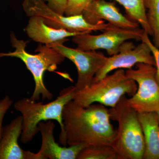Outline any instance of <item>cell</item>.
<instances>
[{
    "label": "cell",
    "instance_id": "cell-9",
    "mask_svg": "<svg viewBox=\"0 0 159 159\" xmlns=\"http://www.w3.org/2000/svg\"><path fill=\"white\" fill-rule=\"evenodd\" d=\"M67 40L60 41L46 45L54 48L74 63L77 71V81L75 86L78 90L90 85L95 75L105 65L108 57L101 52L82 51L66 47L63 43Z\"/></svg>",
    "mask_w": 159,
    "mask_h": 159
},
{
    "label": "cell",
    "instance_id": "cell-5",
    "mask_svg": "<svg viewBox=\"0 0 159 159\" xmlns=\"http://www.w3.org/2000/svg\"><path fill=\"white\" fill-rule=\"evenodd\" d=\"M137 89L136 82L126 76L124 69H118L89 86L76 90L73 100L83 107L99 103L112 108L125 94L133 96Z\"/></svg>",
    "mask_w": 159,
    "mask_h": 159
},
{
    "label": "cell",
    "instance_id": "cell-8",
    "mask_svg": "<svg viewBox=\"0 0 159 159\" xmlns=\"http://www.w3.org/2000/svg\"><path fill=\"white\" fill-rule=\"evenodd\" d=\"M143 29H126L112 25L102 33L97 35L84 33L73 37L72 41L77 45L76 48L84 51L105 50L110 56L119 52L121 45L129 40H141L144 32Z\"/></svg>",
    "mask_w": 159,
    "mask_h": 159
},
{
    "label": "cell",
    "instance_id": "cell-21",
    "mask_svg": "<svg viewBox=\"0 0 159 159\" xmlns=\"http://www.w3.org/2000/svg\"><path fill=\"white\" fill-rule=\"evenodd\" d=\"M12 103L13 101L8 96H6L0 100V139L2 132V123L4 117L7 111L11 107Z\"/></svg>",
    "mask_w": 159,
    "mask_h": 159
},
{
    "label": "cell",
    "instance_id": "cell-4",
    "mask_svg": "<svg viewBox=\"0 0 159 159\" xmlns=\"http://www.w3.org/2000/svg\"><path fill=\"white\" fill-rule=\"evenodd\" d=\"M76 90L75 85L66 88L60 92L57 99L48 103L36 102L28 97L15 102V109L21 114L23 118V130L20 139L22 143L26 144L33 140L39 132V123L43 121H57L60 125V134H62L63 111L66 104L73 100Z\"/></svg>",
    "mask_w": 159,
    "mask_h": 159
},
{
    "label": "cell",
    "instance_id": "cell-13",
    "mask_svg": "<svg viewBox=\"0 0 159 159\" xmlns=\"http://www.w3.org/2000/svg\"><path fill=\"white\" fill-rule=\"evenodd\" d=\"M22 130V116L3 127L0 139V159H38L36 153L24 150L19 145Z\"/></svg>",
    "mask_w": 159,
    "mask_h": 159
},
{
    "label": "cell",
    "instance_id": "cell-6",
    "mask_svg": "<svg viewBox=\"0 0 159 159\" xmlns=\"http://www.w3.org/2000/svg\"><path fill=\"white\" fill-rule=\"evenodd\" d=\"M23 9L29 17L42 18L46 25L57 29H65L73 33H91L93 31H103L110 24L104 21L97 25H92L85 20L83 15L65 16L52 10L46 4L45 0H24Z\"/></svg>",
    "mask_w": 159,
    "mask_h": 159
},
{
    "label": "cell",
    "instance_id": "cell-15",
    "mask_svg": "<svg viewBox=\"0 0 159 159\" xmlns=\"http://www.w3.org/2000/svg\"><path fill=\"white\" fill-rule=\"evenodd\" d=\"M138 118L145 141L143 159H159V120L157 114L155 112L138 113Z\"/></svg>",
    "mask_w": 159,
    "mask_h": 159
},
{
    "label": "cell",
    "instance_id": "cell-12",
    "mask_svg": "<svg viewBox=\"0 0 159 159\" xmlns=\"http://www.w3.org/2000/svg\"><path fill=\"white\" fill-rule=\"evenodd\" d=\"M82 15L85 20L92 25L106 20L112 25L123 29L139 28L138 23L124 16L114 3L105 0H93Z\"/></svg>",
    "mask_w": 159,
    "mask_h": 159
},
{
    "label": "cell",
    "instance_id": "cell-17",
    "mask_svg": "<svg viewBox=\"0 0 159 159\" xmlns=\"http://www.w3.org/2000/svg\"><path fill=\"white\" fill-rule=\"evenodd\" d=\"M77 159H119V157L111 145H97L85 147Z\"/></svg>",
    "mask_w": 159,
    "mask_h": 159
},
{
    "label": "cell",
    "instance_id": "cell-10",
    "mask_svg": "<svg viewBox=\"0 0 159 159\" xmlns=\"http://www.w3.org/2000/svg\"><path fill=\"white\" fill-rule=\"evenodd\" d=\"M139 63L155 66V61L148 45L142 41L135 46L131 42L125 41L120 46L117 54L107 57L105 65L97 72L93 82L102 79L114 70L131 69Z\"/></svg>",
    "mask_w": 159,
    "mask_h": 159
},
{
    "label": "cell",
    "instance_id": "cell-1",
    "mask_svg": "<svg viewBox=\"0 0 159 159\" xmlns=\"http://www.w3.org/2000/svg\"><path fill=\"white\" fill-rule=\"evenodd\" d=\"M62 119L64 131L59 141L63 146L111 145L116 136L109 109L100 103L83 107L71 100L63 109Z\"/></svg>",
    "mask_w": 159,
    "mask_h": 159
},
{
    "label": "cell",
    "instance_id": "cell-19",
    "mask_svg": "<svg viewBox=\"0 0 159 159\" xmlns=\"http://www.w3.org/2000/svg\"><path fill=\"white\" fill-rule=\"evenodd\" d=\"M93 0H68L65 15L66 16L82 15Z\"/></svg>",
    "mask_w": 159,
    "mask_h": 159
},
{
    "label": "cell",
    "instance_id": "cell-2",
    "mask_svg": "<svg viewBox=\"0 0 159 159\" xmlns=\"http://www.w3.org/2000/svg\"><path fill=\"white\" fill-rule=\"evenodd\" d=\"M10 39L15 51L8 53H0V58L16 57L25 65L27 68L32 74L35 84L34 92L30 97L31 100L37 101L40 97L43 99H52L53 94L45 85L44 74L47 70L54 72L57 70L58 65L64 61L65 57L54 48L46 45H42L41 43L35 51L38 54H30L26 50L29 41L18 39L13 32L10 33Z\"/></svg>",
    "mask_w": 159,
    "mask_h": 159
},
{
    "label": "cell",
    "instance_id": "cell-18",
    "mask_svg": "<svg viewBox=\"0 0 159 159\" xmlns=\"http://www.w3.org/2000/svg\"><path fill=\"white\" fill-rule=\"evenodd\" d=\"M146 16L153 38V44L159 48V0H144Z\"/></svg>",
    "mask_w": 159,
    "mask_h": 159
},
{
    "label": "cell",
    "instance_id": "cell-20",
    "mask_svg": "<svg viewBox=\"0 0 159 159\" xmlns=\"http://www.w3.org/2000/svg\"><path fill=\"white\" fill-rule=\"evenodd\" d=\"M142 41L144 42L148 45L151 51L152 54L155 61V66L156 69V79L159 85V48L155 46L153 43L151 41L149 34L144 31L141 39Z\"/></svg>",
    "mask_w": 159,
    "mask_h": 159
},
{
    "label": "cell",
    "instance_id": "cell-3",
    "mask_svg": "<svg viewBox=\"0 0 159 159\" xmlns=\"http://www.w3.org/2000/svg\"><path fill=\"white\" fill-rule=\"evenodd\" d=\"M123 96L117 105L109 109L111 120L117 121L118 127L111 146L119 159H142L145 141L138 113L129 105Z\"/></svg>",
    "mask_w": 159,
    "mask_h": 159
},
{
    "label": "cell",
    "instance_id": "cell-11",
    "mask_svg": "<svg viewBox=\"0 0 159 159\" xmlns=\"http://www.w3.org/2000/svg\"><path fill=\"white\" fill-rule=\"evenodd\" d=\"M39 132L42 136L39 150L36 153L38 159H76L86 145L78 144L66 147L55 142L54 131L55 125L51 120L40 122Z\"/></svg>",
    "mask_w": 159,
    "mask_h": 159
},
{
    "label": "cell",
    "instance_id": "cell-14",
    "mask_svg": "<svg viewBox=\"0 0 159 159\" xmlns=\"http://www.w3.org/2000/svg\"><path fill=\"white\" fill-rule=\"evenodd\" d=\"M25 30L28 36L34 41L45 45L67 39V38L82 34L51 28L46 25L42 18L38 16L30 17Z\"/></svg>",
    "mask_w": 159,
    "mask_h": 159
},
{
    "label": "cell",
    "instance_id": "cell-22",
    "mask_svg": "<svg viewBox=\"0 0 159 159\" xmlns=\"http://www.w3.org/2000/svg\"><path fill=\"white\" fill-rule=\"evenodd\" d=\"M52 10L61 15H64L68 0H45Z\"/></svg>",
    "mask_w": 159,
    "mask_h": 159
},
{
    "label": "cell",
    "instance_id": "cell-7",
    "mask_svg": "<svg viewBox=\"0 0 159 159\" xmlns=\"http://www.w3.org/2000/svg\"><path fill=\"white\" fill-rule=\"evenodd\" d=\"M136 69L125 71L127 77L138 84L135 93L127 98L129 105L138 113L157 112L159 110V85L156 79L155 66L143 63L136 65Z\"/></svg>",
    "mask_w": 159,
    "mask_h": 159
},
{
    "label": "cell",
    "instance_id": "cell-23",
    "mask_svg": "<svg viewBox=\"0 0 159 159\" xmlns=\"http://www.w3.org/2000/svg\"><path fill=\"white\" fill-rule=\"evenodd\" d=\"M157 114L158 116L159 120V110L158 111H157Z\"/></svg>",
    "mask_w": 159,
    "mask_h": 159
},
{
    "label": "cell",
    "instance_id": "cell-16",
    "mask_svg": "<svg viewBox=\"0 0 159 159\" xmlns=\"http://www.w3.org/2000/svg\"><path fill=\"white\" fill-rule=\"evenodd\" d=\"M122 5L125 9L127 17L139 24L142 29L152 36V33L146 16L144 0H114Z\"/></svg>",
    "mask_w": 159,
    "mask_h": 159
}]
</instances>
